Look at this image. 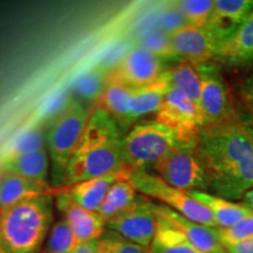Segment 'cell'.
<instances>
[{
	"instance_id": "26",
	"label": "cell",
	"mask_w": 253,
	"mask_h": 253,
	"mask_svg": "<svg viewBox=\"0 0 253 253\" xmlns=\"http://www.w3.org/2000/svg\"><path fill=\"white\" fill-rule=\"evenodd\" d=\"M107 77L108 69H104L101 66L89 69L75 82L73 87L75 99L80 100L81 102H91L94 106L106 89Z\"/></svg>"
},
{
	"instance_id": "28",
	"label": "cell",
	"mask_w": 253,
	"mask_h": 253,
	"mask_svg": "<svg viewBox=\"0 0 253 253\" xmlns=\"http://www.w3.org/2000/svg\"><path fill=\"white\" fill-rule=\"evenodd\" d=\"M186 25L207 27L214 8L213 0H182L176 2Z\"/></svg>"
},
{
	"instance_id": "13",
	"label": "cell",
	"mask_w": 253,
	"mask_h": 253,
	"mask_svg": "<svg viewBox=\"0 0 253 253\" xmlns=\"http://www.w3.org/2000/svg\"><path fill=\"white\" fill-rule=\"evenodd\" d=\"M56 196V207L62 212L63 219L74 231L79 244L96 242L104 235L107 221L99 212L80 207L61 188H59Z\"/></svg>"
},
{
	"instance_id": "33",
	"label": "cell",
	"mask_w": 253,
	"mask_h": 253,
	"mask_svg": "<svg viewBox=\"0 0 253 253\" xmlns=\"http://www.w3.org/2000/svg\"><path fill=\"white\" fill-rule=\"evenodd\" d=\"M240 94H242V99L244 103L253 113V73L245 79L242 89H240Z\"/></svg>"
},
{
	"instance_id": "14",
	"label": "cell",
	"mask_w": 253,
	"mask_h": 253,
	"mask_svg": "<svg viewBox=\"0 0 253 253\" xmlns=\"http://www.w3.org/2000/svg\"><path fill=\"white\" fill-rule=\"evenodd\" d=\"M158 218L182 233L190 243L205 253H226L218 236V227H209L189 220L166 205L157 204Z\"/></svg>"
},
{
	"instance_id": "16",
	"label": "cell",
	"mask_w": 253,
	"mask_h": 253,
	"mask_svg": "<svg viewBox=\"0 0 253 253\" xmlns=\"http://www.w3.org/2000/svg\"><path fill=\"white\" fill-rule=\"evenodd\" d=\"M214 61L227 67H253V9L236 33L219 46Z\"/></svg>"
},
{
	"instance_id": "4",
	"label": "cell",
	"mask_w": 253,
	"mask_h": 253,
	"mask_svg": "<svg viewBox=\"0 0 253 253\" xmlns=\"http://www.w3.org/2000/svg\"><path fill=\"white\" fill-rule=\"evenodd\" d=\"M90 113L91 108L88 109L84 102L72 97L50 122L46 144L52 162L54 188H62L65 171L80 145Z\"/></svg>"
},
{
	"instance_id": "5",
	"label": "cell",
	"mask_w": 253,
	"mask_h": 253,
	"mask_svg": "<svg viewBox=\"0 0 253 253\" xmlns=\"http://www.w3.org/2000/svg\"><path fill=\"white\" fill-rule=\"evenodd\" d=\"M183 144L189 143L179 140L171 129L156 119L138 122L123 138L125 166L129 170H148Z\"/></svg>"
},
{
	"instance_id": "19",
	"label": "cell",
	"mask_w": 253,
	"mask_h": 253,
	"mask_svg": "<svg viewBox=\"0 0 253 253\" xmlns=\"http://www.w3.org/2000/svg\"><path fill=\"white\" fill-rule=\"evenodd\" d=\"M49 154L47 148L28 153L7 154L0 163L4 171L23 176L32 181L48 183Z\"/></svg>"
},
{
	"instance_id": "22",
	"label": "cell",
	"mask_w": 253,
	"mask_h": 253,
	"mask_svg": "<svg viewBox=\"0 0 253 253\" xmlns=\"http://www.w3.org/2000/svg\"><path fill=\"white\" fill-rule=\"evenodd\" d=\"M171 88L169 72L166 71L156 81L134 89V102L131 110V125H136L138 119L149 114H156L162 106L168 91Z\"/></svg>"
},
{
	"instance_id": "12",
	"label": "cell",
	"mask_w": 253,
	"mask_h": 253,
	"mask_svg": "<svg viewBox=\"0 0 253 253\" xmlns=\"http://www.w3.org/2000/svg\"><path fill=\"white\" fill-rule=\"evenodd\" d=\"M171 46L175 55L196 67L214 61L219 43L207 27L191 25L177 28L170 33Z\"/></svg>"
},
{
	"instance_id": "7",
	"label": "cell",
	"mask_w": 253,
	"mask_h": 253,
	"mask_svg": "<svg viewBox=\"0 0 253 253\" xmlns=\"http://www.w3.org/2000/svg\"><path fill=\"white\" fill-rule=\"evenodd\" d=\"M151 169L173 188L188 192L209 189L208 175L196 151V144H183L176 148Z\"/></svg>"
},
{
	"instance_id": "35",
	"label": "cell",
	"mask_w": 253,
	"mask_h": 253,
	"mask_svg": "<svg viewBox=\"0 0 253 253\" xmlns=\"http://www.w3.org/2000/svg\"><path fill=\"white\" fill-rule=\"evenodd\" d=\"M96 242L79 244L78 248L75 249V251L73 253H96Z\"/></svg>"
},
{
	"instance_id": "40",
	"label": "cell",
	"mask_w": 253,
	"mask_h": 253,
	"mask_svg": "<svg viewBox=\"0 0 253 253\" xmlns=\"http://www.w3.org/2000/svg\"><path fill=\"white\" fill-rule=\"evenodd\" d=\"M41 253H50V252H47V251H45V252H41Z\"/></svg>"
},
{
	"instance_id": "3",
	"label": "cell",
	"mask_w": 253,
	"mask_h": 253,
	"mask_svg": "<svg viewBox=\"0 0 253 253\" xmlns=\"http://www.w3.org/2000/svg\"><path fill=\"white\" fill-rule=\"evenodd\" d=\"M53 218V196L26 199L0 212V239L8 253H39Z\"/></svg>"
},
{
	"instance_id": "9",
	"label": "cell",
	"mask_w": 253,
	"mask_h": 253,
	"mask_svg": "<svg viewBox=\"0 0 253 253\" xmlns=\"http://www.w3.org/2000/svg\"><path fill=\"white\" fill-rule=\"evenodd\" d=\"M156 120L171 129L179 140L189 144L197 143L199 131L205 126L199 104L172 87L156 113Z\"/></svg>"
},
{
	"instance_id": "23",
	"label": "cell",
	"mask_w": 253,
	"mask_h": 253,
	"mask_svg": "<svg viewBox=\"0 0 253 253\" xmlns=\"http://www.w3.org/2000/svg\"><path fill=\"white\" fill-rule=\"evenodd\" d=\"M140 192L130 178V170L116 181L109 189L108 194L101 205L99 213L106 221L112 219L136 201Z\"/></svg>"
},
{
	"instance_id": "37",
	"label": "cell",
	"mask_w": 253,
	"mask_h": 253,
	"mask_svg": "<svg viewBox=\"0 0 253 253\" xmlns=\"http://www.w3.org/2000/svg\"><path fill=\"white\" fill-rule=\"evenodd\" d=\"M246 130H248V132L250 134V136H251V138L253 140V122H248V123H244Z\"/></svg>"
},
{
	"instance_id": "21",
	"label": "cell",
	"mask_w": 253,
	"mask_h": 253,
	"mask_svg": "<svg viewBox=\"0 0 253 253\" xmlns=\"http://www.w3.org/2000/svg\"><path fill=\"white\" fill-rule=\"evenodd\" d=\"M134 89L135 88L125 84L109 82L94 106L100 107L108 113L121 128L132 126L130 118L134 102Z\"/></svg>"
},
{
	"instance_id": "15",
	"label": "cell",
	"mask_w": 253,
	"mask_h": 253,
	"mask_svg": "<svg viewBox=\"0 0 253 253\" xmlns=\"http://www.w3.org/2000/svg\"><path fill=\"white\" fill-rule=\"evenodd\" d=\"M253 9V0H214L207 28L221 45L233 36Z\"/></svg>"
},
{
	"instance_id": "1",
	"label": "cell",
	"mask_w": 253,
	"mask_h": 253,
	"mask_svg": "<svg viewBox=\"0 0 253 253\" xmlns=\"http://www.w3.org/2000/svg\"><path fill=\"white\" fill-rule=\"evenodd\" d=\"M196 151L216 196L238 201L253 188V140L243 122L203 126Z\"/></svg>"
},
{
	"instance_id": "31",
	"label": "cell",
	"mask_w": 253,
	"mask_h": 253,
	"mask_svg": "<svg viewBox=\"0 0 253 253\" xmlns=\"http://www.w3.org/2000/svg\"><path fill=\"white\" fill-rule=\"evenodd\" d=\"M217 231L221 244L224 246L243 242V240L253 239V213L238 221L233 226L227 227V229L218 227Z\"/></svg>"
},
{
	"instance_id": "36",
	"label": "cell",
	"mask_w": 253,
	"mask_h": 253,
	"mask_svg": "<svg viewBox=\"0 0 253 253\" xmlns=\"http://www.w3.org/2000/svg\"><path fill=\"white\" fill-rule=\"evenodd\" d=\"M243 203H244L250 210L253 211V188L251 190H249L244 197H243Z\"/></svg>"
},
{
	"instance_id": "24",
	"label": "cell",
	"mask_w": 253,
	"mask_h": 253,
	"mask_svg": "<svg viewBox=\"0 0 253 253\" xmlns=\"http://www.w3.org/2000/svg\"><path fill=\"white\" fill-rule=\"evenodd\" d=\"M160 219V218H158ZM149 253H205L190 243L179 231L160 219Z\"/></svg>"
},
{
	"instance_id": "38",
	"label": "cell",
	"mask_w": 253,
	"mask_h": 253,
	"mask_svg": "<svg viewBox=\"0 0 253 253\" xmlns=\"http://www.w3.org/2000/svg\"><path fill=\"white\" fill-rule=\"evenodd\" d=\"M0 253H8V251H7V250H6V248H5V245L2 244L1 239H0Z\"/></svg>"
},
{
	"instance_id": "10",
	"label": "cell",
	"mask_w": 253,
	"mask_h": 253,
	"mask_svg": "<svg viewBox=\"0 0 253 253\" xmlns=\"http://www.w3.org/2000/svg\"><path fill=\"white\" fill-rule=\"evenodd\" d=\"M158 224L157 204L140 194L130 207L107 221V227L123 238L149 249L157 233Z\"/></svg>"
},
{
	"instance_id": "6",
	"label": "cell",
	"mask_w": 253,
	"mask_h": 253,
	"mask_svg": "<svg viewBox=\"0 0 253 253\" xmlns=\"http://www.w3.org/2000/svg\"><path fill=\"white\" fill-rule=\"evenodd\" d=\"M130 178L138 192L155 199L189 220L209 227H218L216 220L207 207L196 201L188 191L173 188L149 170H130Z\"/></svg>"
},
{
	"instance_id": "29",
	"label": "cell",
	"mask_w": 253,
	"mask_h": 253,
	"mask_svg": "<svg viewBox=\"0 0 253 253\" xmlns=\"http://www.w3.org/2000/svg\"><path fill=\"white\" fill-rule=\"evenodd\" d=\"M138 46L143 47L154 55L160 59L175 58L171 46V39H170L169 32L164 31L163 28H155V30L147 31L140 38Z\"/></svg>"
},
{
	"instance_id": "2",
	"label": "cell",
	"mask_w": 253,
	"mask_h": 253,
	"mask_svg": "<svg viewBox=\"0 0 253 253\" xmlns=\"http://www.w3.org/2000/svg\"><path fill=\"white\" fill-rule=\"evenodd\" d=\"M123 138L119 123L102 108L91 107L87 128L66 169L62 186L125 169Z\"/></svg>"
},
{
	"instance_id": "17",
	"label": "cell",
	"mask_w": 253,
	"mask_h": 253,
	"mask_svg": "<svg viewBox=\"0 0 253 253\" xmlns=\"http://www.w3.org/2000/svg\"><path fill=\"white\" fill-rule=\"evenodd\" d=\"M59 188L49 183L37 182L2 170L0 185V212L30 198L58 195Z\"/></svg>"
},
{
	"instance_id": "34",
	"label": "cell",
	"mask_w": 253,
	"mask_h": 253,
	"mask_svg": "<svg viewBox=\"0 0 253 253\" xmlns=\"http://www.w3.org/2000/svg\"><path fill=\"white\" fill-rule=\"evenodd\" d=\"M226 253H253V239L243 240L224 246Z\"/></svg>"
},
{
	"instance_id": "27",
	"label": "cell",
	"mask_w": 253,
	"mask_h": 253,
	"mask_svg": "<svg viewBox=\"0 0 253 253\" xmlns=\"http://www.w3.org/2000/svg\"><path fill=\"white\" fill-rule=\"evenodd\" d=\"M79 242L74 231L65 219L55 221L47 236L46 251L50 253H73Z\"/></svg>"
},
{
	"instance_id": "32",
	"label": "cell",
	"mask_w": 253,
	"mask_h": 253,
	"mask_svg": "<svg viewBox=\"0 0 253 253\" xmlns=\"http://www.w3.org/2000/svg\"><path fill=\"white\" fill-rule=\"evenodd\" d=\"M46 142L43 138V134L40 128H33L32 130L27 131L26 134L20 136L11 150L7 154H21L28 153V151H33L38 149H42L46 148Z\"/></svg>"
},
{
	"instance_id": "20",
	"label": "cell",
	"mask_w": 253,
	"mask_h": 253,
	"mask_svg": "<svg viewBox=\"0 0 253 253\" xmlns=\"http://www.w3.org/2000/svg\"><path fill=\"white\" fill-rule=\"evenodd\" d=\"M189 194L196 201L209 209L219 229H227V227L233 226L238 221L253 213V211L250 210L244 203L229 201L210 192L191 191Z\"/></svg>"
},
{
	"instance_id": "8",
	"label": "cell",
	"mask_w": 253,
	"mask_h": 253,
	"mask_svg": "<svg viewBox=\"0 0 253 253\" xmlns=\"http://www.w3.org/2000/svg\"><path fill=\"white\" fill-rule=\"evenodd\" d=\"M201 77V106L205 126L238 121L232 95L219 68L212 62L197 67Z\"/></svg>"
},
{
	"instance_id": "11",
	"label": "cell",
	"mask_w": 253,
	"mask_h": 253,
	"mask_svg": "<svg viewBox=\"0 0 253 253\" xmlns=\"http://www.w3.org/2000/svg\"><path fill=\"white\" fill-rule=\"evenodd\" d=\"M162 59L141 46H135L108 69L107 84L115 82L131 88H140L156 81L163 73Z\"/></svg>"
},
{
	"instance_id": "30",
	"label": "cell",
	"mask_w": 253,
	"mask_h": 253,
	"mask_svg": "<svg viewBox=\"0 0 253 253\" xmlns=\"http://www.w3.org/2000/svg\"><path fill=\"white\" fill-rule=\"evenodd\" d=\"M96 253H149V249L135 244L108 230L96 242Z\"/></svg>"
},
{
	"instance_id": "25",
	"label": "cell",
	"mask_w": 253,
	"mask_h": 253,
	"mask_svg": "<svg viewBox=\"0 0 253 253\" xmlns=\"http://www.w3.org/2000/svg\"><path fill=\"white\" fill-rule=\"evenodd\" d=\"M170 84L175 89L182 91L190 100L199 104L201 101V77L196 66L188 61H182L169 69ZM201 107V106H199Z\"/></svg>"
},
{
	"instance_id": "39",
	"label": "cell",
	"mask_w": 253,
	"mask_h": 253,
	"mask_svg": "<svg viewBox=\"0 0 253 253\" xmlns=\"http://www.w3.org/2000/svg\"><path fill=\"white\" fill-rule=\"evenodd\" d=\"M1 178H2V169L0 168V185H1Z\"/></svg>"
},
{
	"instance_id": "18",
	"label": "cell",
	"mask_w": 253,
	"mask_h": 253,
	"mask_svg": "<svg viewBox=\"0 0 253 253\" xmlns=\"http://www.w3.org/2000/svg\"><path fill=\"white\" fill-rule=\"evenodd\" d=\"M126 171H129V169L125 168L118 172L94 177V178L75 183L73 185L62 186L61 189L62 191L71 196L73 201L80 207L94 211V212H99L109 189Z\"/></svg>"
}]
</instances>
